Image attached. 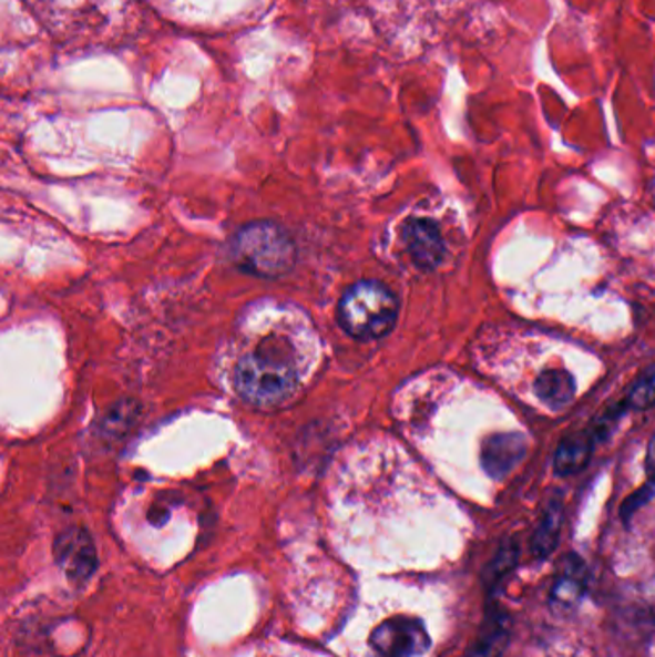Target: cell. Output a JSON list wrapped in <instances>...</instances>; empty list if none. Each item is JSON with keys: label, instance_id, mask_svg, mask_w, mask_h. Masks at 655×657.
Returning a JSON list of instances; mask_svg holds the SVG:
<instances>
[{"label": "cell", "instance_id": "obj_6", "mask_svg": "<svg viewBox=\"0 0 655 657\" xmlns=\"http://www.w3.org/2000/svg\"><path fill=\"white\" fill-rule=\"evenodd\" d=\"M403 245L410 253L411 260L418 264L421 269L439 268L447 246L440 235L439 225L426 219V217H416L406 222L402 229Z\"/></svg>", "mask_w": 655, "mask_h": 657}, {"label": "cell", "instance_id": "obj_8", "mask_svg": "<svg viewBox=\"0 0 655 657\" xmlns=\"http://www.w3.org/2000/svg\"><path fill=\"white\" fill-rule=\"evenodd\" d=\"M586 565L576 554L563 557L554 586H552V604L562 612H570L579 606L586 591Z\"/></svg>", "mask_w": 655, "mask_h": 657}, {"label": "cell", "instance_id": "obj_2", "mask_svg": "<svg viewBox=\"0 0 655 657\" xmlns=\"http://www.w3.org/2000/svg\"><path fill=\"white\" fill-rule=\"evenodd\" d=\"M337 314L340 327L354 339H381L397 326L398 300L382 283L358 281L346 289Z\"/></svg>", "mask_w": 655, "mask_h": 657}, {"label": "cell", "instance_id": "obj_15", "mask_svg": "<svg viewBox=\"0 0 655 657\" xmlns=\"http://www.w3.org/2000/svg\"><path fill=\"white\" fill-rule=\"evenodd\" d=\"M648 499L649 489L646 486V489H642L641 492H636L634 496H631V499L627 500V504L621 507V515H623L625 520H628V517L633 515L634 510H636V507H641V504H644V502H646Z\"/></svg>", "mask_w": 655, "mask_h": 657}, {"label": "cell", "instance_id": "obj_1", "mask_svg": "<svg viewBox=\"0 0 655 657\" xmlns=\"http://www.w3.org/2000/svg\"><path fill=\"white\" fill-rule=\"evenodd\" d=\"M295 361L279 340H266L243 356L235 368V387L246 402L277 406L295 392Z\"/></svg>", "mask_w": 655, "mask_h": 657}, {"label": "cell", "instance_id": "obj_13", "mask_svg": "<svg viewBox=\"0 0 655 657\" xmlns=\"http://www.w3.org/2000/svg\"><path fill=\"white\" fill-rule=\"evenodd\" d=\"M519 560V544L513 538L502 542V546L498 548L494 557L490 560L489 565L484 567L483 581L484 585L494 586L502 581V578L512 573L513 567L518 565Z\"/></svg>", "mask_w": 655, "mask_h": 657}, {"label": "cell", "instance_id": "obj_4", "mask_svg": "<svg viewBox=\"0 0 655 657\" xmlns=\"http://www.w3.org/2000/svg\"><path fill=\"white\" fill-rule=\"evenodd\" d=\"M369 644L379 657H423L431 648V636L416 617L395 615L373 628Z\"/></svg>", "mask_w": 655, "mask_h": 657}, {"label": "cell", "instance_id": "obj_14", "mask_svg": "<svg viewBox=\"0 0 655 657\" xmlns=\"http://www.w3.org/2000/svg\"><path fill=\"white\" fill-rule=\"evenodd\" d=\"M634 410H649L655 406V363L642 371L628 390L627 402Z\"/></svg>", "mask_w": 655, "mask_h": 657}, {"label": "cell", "instance_id": "obj_12", "mask_svg": "<svg viewBox=\"0 0 655 657\" xmlns=\"http://www.w3.org/2000/svg\"><path fill=\"white\" fill-rule=\"evenodd\" d=\"M563 527V506L562 502H550L546 512L542 515L541 525L534 531L533 542H531V550H533L534 557H547L554 552L560 541V533Z\"/></svg>", "mask_w": 655, "mask_h": 657}, {"label": "cell", "instance_id": "obj_9", "mask_svg": "<svg viewBox=\"0 0 655 657\" xmlns=\"http://www.w3.org/2000/svg\"><path fill=\"white\" fill-rule=\"evenodd\" d=\"M533 390L542 404L552 408V410H560L575 398L576 384L570 371L546 369L534 379Z\"/></svg>", "mask_w": 655, "mask_h": 657}, {"label": "cell", "instance_id": "obj_5", "mask_svg": "<svg viewBox=\"0 0 655 657\" xmlns=\"http://www.w3.org/2000/svg\"><path fill=\"white\" fill-rule=\"evenodd\" d=\"M52 556L73 585H85L99 565L93 538L81 527L65 528L64 533H60L52 546Z\"/></svg>", "mask_w": 655, "mask_h": 657}, {"label": "cell", "instance_id": "obj_16", "mask_svg": "<svg viewBox=\"0 0 655 657\" xmlns=\"http://www.w3.org/2000/svg\"><path fill=\"white\" fill-rule=\"evenodd\" d=\"M646 468L652 483L655 484V434L649 439L648 454H646Z\"/></svg>", "mask_w": 655, "mask_h": 657}, {"label": "cell", "instance_id": "obj_11", "mask_svg": "<svg viewBox=\"0 0 655 657\" xmlns=\"http://www.w3.org/2000/svg\"><path fill=\"white\" fill-rule=\"evenodd\" d=\"M510 644V627L504 615L490 612L475 643L463 657H502Z\"/></svg>", "mask_w": 655, "mask_h": 657}, {"label": "cell", "instance_id": "obj_10", "mask_svg": "<svg viewBox=\"0 0 655 657\" xmlns=\"http://www.w3.org/2000/svg\"><path fill=\"white\" fill-rule=\"evenodd\" d=\"M594 439L589 433H576L565 437L555 450L554 468L557 475L570 478L586 468L591 462Z\"/></svg>", "mask_w": 655, "mask_h": 657}, {"label": "cell", "instance_id": "obj_3", "mask_svg": "<svg viewBox=\"0 0 655 657\" xmlns=\"http://www.w3.org/2000/svg\"><path fill=\"white\" fill-rule=\"evenodd\" d=\"M233 248L238 264L259 277H282L295 268V243L282 225L272 222L243 227Z\"/></svg>", "mask_w": 655, "mask_h": 657}, {"label": "cell", "instance_id": "obj_7", "mask_svg": "<svg viewBox=\"0 0 655 657\" xmlns=\"http://www.w3.org/2000/svg\"><path fill=\"white\" fill-rule=\"evenodd\" d=\"M526 454V439L521 433L492 434L483 442L481 463L492 479H504Z\"/></svg>", "mask_w": 655, "mask_h": 657}]
</instances>
